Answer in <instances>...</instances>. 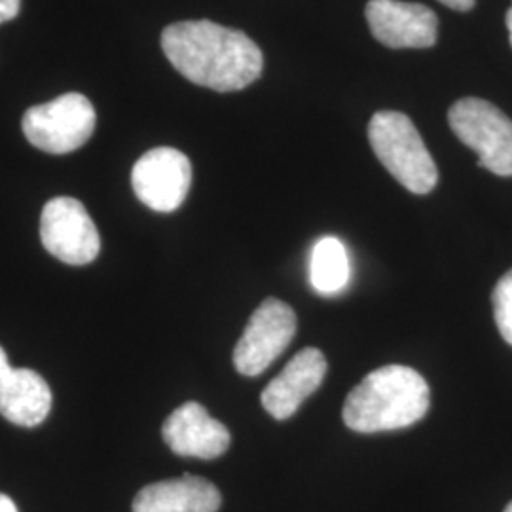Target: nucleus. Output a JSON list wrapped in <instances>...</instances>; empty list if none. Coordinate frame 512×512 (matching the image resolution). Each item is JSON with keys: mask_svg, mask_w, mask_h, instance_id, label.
Returning <instances> with one entry per match:
<instances>
[{"mask_svg": "<svg viewBox=\"0 0 512 512\" xmlns=\"http://www.w3.org/2000/svg\"><path fill=\"white\" fill-rule=\"evenodd\" d=\"M505 512H512V501H511V503H509V507H507V509H505Z\"/></svg>", "mask_w": 512, "mask_h": 512, "instance_id": "20", "label": "nucleus"}, {"mask_svg": "<svg viewBox=\"0 0 512 512\" xmlns=\"http://www.w3.org/2000/svg\"><path fill=\"white\" fill-rule=\"evenodd\" d=\"M0 512H18L16 503L8 495L0 494Z\"/></svg>", "mask_w": 512, "mask_h": 512, "instance_id": "18", "label": "nucleus"}, {"mask_svg": "<svg viewBox=\"0 0 512 512\" xmlns=\"http://www.w3.org/2000/svg\"><path fill=\"white\" fill-rule=\"evenodd\" d=\"M366 21L387 48H431L439 37V18L423 4L401 0H370Z\"/></svg>", "mask_w": 512, "mask_h": 512, "instance_id": "9", "label": "nucleus"}, {"mask_svg": "<svg viewBox=\"0 0 512 512\" xmlns=\"http://www.w3.org/2000/svg\"><path fill=\"white\" fill-rule=\"evenodd\" d=\"M505 21H507V29H509V37H511V46H512V6L511 10L507 12V18H505Z\"/></svg>", "mask_w": 512, "mask_h": 512, "instance_id": "19", "label": "nucleus"}, {"mask_svg": "<svg viewBox=\"0 0 512 512\" xmlns=\"http://www.w3.org/2000/svg\"><path fill=\"white\" fill-rule=\"evenodd\" d=\"M296 334L293 308L277 298L264 300L234 349V366L243 376H258L289 348Z\"/></svg>", "mask_w": 512, "mask_h": 512, "instance_id": "7", "label": "nucleus"}, {"mask_svg": "<svg viewBox=\"0 0 512 512\" xmlns=\"http://www.w3.org/2000/svg\"><path fill=\"white\" fill-rule=\"evenodd\" d=\"M450 128L478 154V165L499 177H512V120L490 101L467 97L448 112Z\"/></svg>", "mask_w": 512, "mask_h": 512, "instance_id": "4", "label": "nucleus"}, {"mask_svg": "<svg viewBox=\"0 0 512 512\" xmlns=\"http://www.w3.org/2000/svg\"><path fill=\"white\" fill-rule=\"evenodd\" d=\"M190 184L192 165L177 148H152L131 171L135 196L158 213L177 211L188 196Z\"/></svg>", "mask_w": 512, "mask_h": 512, "instance_id": "8", "label": "nucleus"}, {"mask_svg": "<svg viewBox=\"0 0 512 512\" xmlns=\"http://www.w3.org/2000/svg\"><path fill=\"white\" fill-rule=\"evenodd\" d=\"M495 325L503 340L512 346V270L503 275L492 294Z\"/></svg>", "mask_w": 512, "mask_h": 512, "instance_id": "15", "label": "nucleus"}, {"mask_svg": "<svg viewBox=\"0 0 512 512\" xmlns=\"http://www.w3.org/2000/svg\"><path fill=\"white\" fill-rule=\"evenodd\" d=\"M27 141L48 154L84 147L95 129V109L82 93H65L27 110L21 122Z\"/></svg>", "mask_w": 512, "mask_h": 512, "instance_id": "5", "label": "nucleus"}, {"mask_svg": "<svg viewBox=\"0 0 512 512\" xmlns=\"http://www.w3.org/2000/svg\"><path fill=\"white\" fill-rule=\"evenodd\" d=\"M351 279L348 249L338 238H321L311 251L310 281L323 296L342 293Z\"/></svg>", "mask_w": 512, "mask_h": 512, "instance_id": "14", "label": "nucleus"}, {"mask_svg": "<svg viewBox=\"0 0 512 512\" xmlns=\"http://www.w3.org/2000/svg\"><path fill=\"white\" fill-rule=\"evenodd\" d=\"M162 48L186 80L220 93L251 86L264 67L262 52L251 38L207 19L165 27Z\"/></svg>", "mask_w": 512, "mask_h": 512, "instance_id": "1", "label": "nucleus"}, {"mask_svg": "<svg viewBox=\"0 0 512 512\" xmlns=\"http://www.w3.org/2000/svg\"><path fill=\"white\" fill-rule=\"evenodd\" d=\"M420 372L387 365L370 372L344 404V421L357 433H382L414 425L425 418L431 397Z\"/></svg>", "mask_w": 512, "mask_h": 512, "instance_id": "2", "label": "nucleus"}, {"mask_svg": "<svg viewBox=\"0 0 512 512\" xmlns=\"http://www.w3.org/2000/svg\"><path fill=\"white\" fill-rule=\"evenodd\" d=\"M444 6L458 10V12H469L475 8L476 0H439Z\"/></svg>", "mask_w": 512, "mask_h": 512, "instance_id": "17", "label": "nucleus"}, {"mask_svg": "<svg viewBox=\"0 0 512 512\" xmlns=\"http://www.w3.org/2000/svg\"><path fill=\"white\" fill-rule=\"evenodd\" d=\"M21 8V0H0V25L16 18Z\"/></svg>", "mask_w": 512, "mask_h": 512, "instance_id": "16", "label": "nucleus"}, {"mask_svg": "<svg viewBox=\"0 0 512 512\" xmlns=\"http://www.w3.org/2000/svg\"><path fill=\"white\" fill-rule=\"evenodd\" d=\"M368 141L385 169L414 194H429L439 169L412 120L397 110H380L368 124Z\"/></svg>", "mask_w": 512, "mask_h": 512, "instance_id": "3", "label": "nucleus"}, {"mask_svg": "<svg viewBox=\"0 0 512 512\" xmlns=\"http://www.w3.org/2000/svg\"><path fill=\"white\" fill-rule=\"evenodd\" d=\"M169 450L183 458H220L230 448V431L224 423L211 418L200 403L179 406L162 427Z\"/></svg>", "mask_w": 512, "mask_h": 512, "instance_id": "10", "label": "nucleus"}, {"mask_svg": "<svg viewBox=\"0 0 512 512\" xmlns=\"http://www.w3.org/2000/svg\"><path fill=\"white\" fill-rule=\"evenodd\" d=\"M44 249L71 266H86L101 251V236L86 207L74 198H54L40 217Z\"/></svg>", "mask_w": 512, "mask_h": 512, "instance_id": "6", "label": "nucleus"}, {"mask_svg": "<svg viewBox=\"0 0 512 512\" xmlns=\"http://www.w3.org/2000/svg\"><path fill=\"white\" fill-rule=\"evenodd\" d=\"M327 374V359L321 349L298 351L287 366L262 391V406L275 420H287L315 393Z\"/></svg>", "mask_w": 512, "mask_h": 512, "instance_id": "11", "label": "nucleus"}, {"mask_svg": "<svg viewBox=\"0 0 512 512\" xmlns=\"http://www.w3.org/2000/svg\"><path fill=\"white\" fill-rule=\"evenodd\" d=\"M50 410V385L35 370L10 365L0 346V416L21 427H37Z\"/></svg>", "mask_w": 512, "mask_h": 512, "instance_id": "12", "label": "nucleus"}, {"mask_svg": "<svg viewBox=\"0 0 512 512\" xmlns=\"http://www.w3.org/2000/svg\"><path fill=\"white\" fill-rule=\"evenodd\" d=\"M220 503L215 484L184 475L145 486L133 499V512H217Z\"/></svg>", "mask_w": 512, "mask_h": 512, "instance_id": "13", "label": "nucleus"}]
</instances>
